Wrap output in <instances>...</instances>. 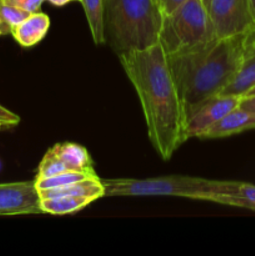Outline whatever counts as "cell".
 <instances>
[{
	"mask_svg": "<svg viewBox=\"0 0 255 256\" xmlns=\"http://www.w3.org/2000/svg\"><path fill=\"white\" fill-rule=\"evenodd\" d=\"M52 152L62 160L70 172H94L92 160L84 146L74 142H62L52 148Z\"/></svg>",
	"mask_w": 255,
	"mask_h": 256,
	"instance_id": "13",
	"label": "cell"
},
{
	"mask_svg": "<svg viewBox=\"0 0 255 256\" xmlns=\"http://www.w3.org/2000/svg\"><path fill=\"white\" fill-rule=\"evenodd\" d=\"M245 38L246 34L216 39L194 52L169 56L182 92L186 120L234 80L242 64Z\"/></svg>",
	"mask_w": 255,
	"mask_h": 256,
	"instance_id": "2",
	"label": "cell"
},
{
	"mask_svg": "<svg viewBox=\"0 0 255 256\" xmlns=\"http://www.w3.org/2000/svg\"><path fill=\"white\" fill-rule=\"evenodd\" d=\"M155 2H158V5H159V8L162 9V14H164L165 16V15L174 12L175 9H178V8H179L182 2H186V0H155Z\"/></svg>",
	"mask_w": 255,
	"mask_h": 256,
	"instance_id": "21",
	"label": "cell"
},
{
	"mask_svg": "<svg viewBox=\"0 0 255 256\" xmlns=\"http://www.w3.org/2000/svg\"><path fill=\"white\" fill-rule=\"evenodd\" d=\"M105 196H178L214 202L228 194L234 182H219L194 176H162L152 179L102 180Z\"/></svg>",
	"mask_w": 255,
	"mask_h": 256,
	"instance_id": "4",
	"label": "cell"
},
{
	"mask_svg": "<svg viewBox=\"0 0 255 256\" xmlns=\"http://www.w3.org/2000/svg\"><path fill=\"white\" fill-rule=\"evenodd\" d=\"M255 88V29L245 38L242 64L234 80L225 88L220 95L242 98Z\"/></svg>",
	"mask_w": 255,
	"mask_h": 256,
	"instance_id": "9",
	"label": "cell"
},
{
	"mask_svg": "<svg viewBox=\"0 0 255 256\" xmlns=\"http://www.w3.org/2000/svg\"><path fill=\"white\" fill-rule=\"evenodd\" d=\"M249 2H250V9H252V19H254V24H255V0H249Z\"/></svg>",
	"mask_w": 255,
	"mask_h": 256,
	"instance_id": "24",
	"label": "cell"
},
{
	"mask_svg": "<svg viewBox=\"0 0 255 256\" xmlns=\"http://www.w3.org/2000/svg\"><path fill=\"white\" fill-rule=\"evenodd\" d=\"M0 120H2V122H5L9 128L15 126V125H18L20 122L19 115L8 110L6 108H4L2 105H0Z\"/></svg>",
	"mask_w": 255,
	"mask_h": 256,
	"instance_id": "20",
	"label": "cell"
},
{
	"mask_svg": "<svg viewBox=\"0 0 255 256\" xmlns=\"http://www.w3.org/2000/svg\"><path fill=\"white\" fill-rule=\"evenodd\" d=\"M96 176V172H65L62 174L52 175L49 178H42V179H35V186L39 192L42 190L59 189V188L68 186L74 182H82V180L89 179V178Z\"/></svg>",
	"mask_w": 255,
	"mask_h": 256,
	"instance_id": "17",
	"label": "cell"
},
{
	"mask_svg": "<svg viewBox=\"0 0 255 256\" xmlns=\"http://www.w3.org/2000/svg\"><path fill=\"white\" fill-rule=\"evenodd\" d=\"M5 128H9L8 126L6 124H5V122H2V120H0V130H2V129H5Z\"/></svg>",
	"mask_w": 255,
	"mask_h": 256,
	"instance_id": "25",
	"label": "cell"
},
{
	"mask_svg": "<svg viewBox=\"0 0 255 256\" xmlns=\"http://www.w3.org/2000/svg\"><path fill=\"white\" fill-rule=\"evenodd\" d=\"M95 200L85 196H59L42 200V214L70 215L80 212L92 204Z\"/></svg>",
	"mask_w": 255,
	"mask_h": 256,
	"instance_id": "14",
	"label": "cell"
},
{
	"mask_svg": "<svg viewBox=\"0 0 255 256\" xmlns=\"http://www.w3.org/2000/svg\"><path fill=\"white\" fill-rule=\"evenodd\" d=\"M29 15L30 12L14 6L6 0H0V36L12 35L14 28Z\"/></svg>",
	"mask_w": 255,
	"mask_h": 256,
	"instance_id": "18",
	"label": "cell"
},
{
	"mask_svg": "<svg viewBox=\"0 0 255 256\" xmlns=\"http://www.w3.org/2000/svg\"><path fill=\"white\" fill-rule=\"evenodd\" d=\"M214 202L255 212V185L234 182L232 192L228 194L218 195Z\"/></svg>",
	"mask_w": 255,
	"mask_h": 256,
	"instance_id": "15",
	"label": "cell"
},
{
	"mask_svg": "<svg viewBox=\"0 0 255 256\" xmlns=\"http://www.w3.org/2000/svg\"><path fill=\"white\" fill-rule=\"evenodd\" d=\"M202 2H205V5H208V2H210V0H202Z\"/></svg>",
	"mask_w": 255,
	"mask_h": 256,
	"instance_id": "27",
	"label": "cell"
},
{
	"mask_svg": "<svg viewBox=\"0 0 255 256\" xmlns=\"http://www.w3.org/2000/svg\"><path fill=\"white\" fill-rule=\"evenodd\" d=\"M39 195L42 200L59 196H85L92 198L96 202V200L105 196V186L102 184V180L96 175V176L74 182V184L68 185V186L59 188V189L42 190V192H39Z\"/></svg>",
	"mask_w": 255,
	"mask_h": 256,
	"instance_id": "12",
	"label": "cell"
},
{
	"mask_svg": "<svg viewBox=\"0 0 255 256\" xmlns=\"http://www.w3.org/2000/svg\"><path fill=\"white\" fill-rule=\"evenodd\" d=\"M248 130H255V114L238 106L208 129L200 139H222L242 134Z\"/></svg>",
	"mask_w": 255,
	"mask_h": 256,
	"instance_id": "10",
	"label": "cell"
},
{
	"mask_svg": "<svg viewBox=\"0 0 255 256\" xmlns=\"http://www.w3.org/2000/svg\"><path fill=\"white\" fill-rule=\"evenodd\" d=\"M42 214L35 182L0 184V216Z\"/></svg>",
	"mask_w": 255,
	"mask_h": 256,
	"instance_id": "7",
	"label": "cell"
},
{
	"mask_svg": "<svg viewBox=\"0 0 255 256\" xmlns=\"http://www.w3.org/2000/svg\"><path fill=\"white\" fill-rule=\"evenodd\" d=\"M74 2H82V0H74Z\"/></svg>",
	"mask_w": 255,
	"mask_h": 256,
	"instance_id": "28",
	"label": "cell"
},
{
	"mask_svg": "<svg viewBox=\"0 0 255 256\" xmlns=\"http://www.w3.org/2000/svg\"><path fill=\"white\" fill-rule=\"evenodd\" d=\"M119 59L142 102L150 142L168 162L188 142L184 102L169 56L158 42L124 52Z\"/></svg>",
	"mask_w": 255,
	"mask_h": 256,
	"instance_id": "1",
	"label": "cell"
},
{
	"mask_svg": "<svg viewBox=\"0 0 255 256\" xmlns=\"http://www.w3.org/2000/svg\"><path fill=\"white\" fill-rule=\"evenodd\" d=\"M246 95H255V88H254V89H252V90H250V92H248ZM246 95H245V96H246Z\"/></svg>",
	"mask_w": 255,
	"mask_h": 256,
	"instance_id": "26",
	"label": "cell"
},
{
	"mask_svg": "<svg viewBox=\"0 0 255 256\" xmlns=\"http://www.w3.org/2000/svg\"><path fill=\"white\" fill-rule=\"evenodd\" d=\"M218 39L209 12L202 0H186L165 15L159 44L168 56H178L204 48Z\"/></svg>",
	"mask_w": 255,
	"mask_h": 256,
	"instance_id": "5",
	"label": "cell"
},
{
	"mask_svg": "<svg viewBox=\"0 0 255 256\" xmlns=\"http://www.w3.org/2000/svg\"><path fill=\"white\" fill-rule=\"evenodd\" d=\"M242 98L232 95H218L212 99L205 102L189 119L186 120L185 134L186 139L198 138L200 139L208 129L216 124L225 115L236 109Z\"/></svg>",
	"mask_w": 255,
	"mask_h": 256,
	"instance_id": "8",
	"label": "cell"
},
{
	"mask_svg": "<svg viewBox=\"0 0 255 256\" xmlns=\"http://www.w3.org/2000/svg\"><path fill=\"white\" fill-rule=\"evenodd\" d=\"M92 40L96 45L105 44L104 0H82Z\"/></svg>",
	"mask_w": 255,
	"mask_h": 256,
	"instance_id": "16",
	"label": "cell"
},
{
	"mask_svg": "<svg viewBox=\"0 0 255 256\" xmlns=\"http://www.w3.org/2000/svg\"><path fill=\"white\" fill-rule=\"evenodd\" d=\"M239 106L242 109L248 110L250 112H254L255 114V95H246V96H242L240 100Z\"/></svg>",
	"mask_w": 255,
	"mask_h": 256,
	"instance_id": "22",
	"label": "cell"
},
{
	"mask_svg": "<svg viewBox=\"0 0 255 256\" xmlns=\"http://www.w3.org/2000/svg\"><path fill=\"white\" fill-rule=\"evenodd\" d=\"M6 2L14 6L19 8V9L24 10V12L32 14V12H39L45 0H6Z\"/></svg>",
	"mask_w": 255,
	"mask_h": 256,
	"instance_id": "19",
	"label": "cell"
},
{
	"mask_svg": "<svg viewBox=\"0 0 255 256\" xmlns=\"http://www.w3.org/2000/svg\"><path fill=\"white\" fill-rule=\"evenodd\" d=\"M48 2H49L50 4L54 5V6L62 8V6H65L66 4H69L70 2H74V0H48Z\"/></svg>",
	"mask_w": 255,
	"mask_h": 256,
	"instance_id": "23",
	"label": "cell"
},
{
	"mask_svg": "<svg viewBox=\"0 0 255 256\" xmlns=\"http://www.w3.org/2000/svg\"><path fill=\"white\" fill-rule=\"evenodd\" d=\"M206 8L218 39L244 35L255 29L249 0H210Z\"/></svg>",
	"mask_w": 255,
	"mask_h": 256,
	"instance_id": "6",
	"label": "cell"
},
{
	"mask_svg": "<svg viewBox=\"0 0 255 256\" xmlns=\"http://www.w3.org/2000/svg\"><path fill=\"white\" fill-rule=\"evenodd\" d=\"M50 18L44 12H32L24 22L14 28L12 35L22 48H32L39 44L50 29Z\"/></svg>",
	"mask_w": 255,
	"mask_h": 256,
	"instance_id": "11",
	"label": "cell"
},
{
	"mask_svg": "<svg viewBox=\"0 0 255 256\" xmlns=\"http://www.w3.org/2000/svg\"><path fill=\"white\" fill-rule=\"evenodd\" d=\"M164 14L155 0H104L105 44L118 54L159 42Z\"/></svg>",
	"mask_w": 255,
	"mask_h": 256,
	"instance_id": "3",
	"label": "cell"
}]
</instances>
